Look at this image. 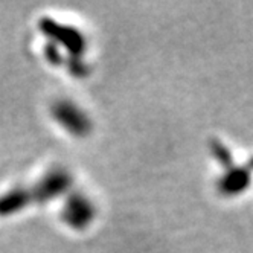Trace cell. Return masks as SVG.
<instances>
[{
	"mask_svg": "<svg viewBox=\"0 0 253 253\" xmlns=\"http://www.w3.org/2000/svg\"><path fill=\"white\" fill-rule=\"evenodd\" d=\"M249 180L250 175L247 169H232L220 180V189L227 195L237 194L247 188Z\"/></svg>",
	"mask_w": 253,
	"mask_h": 253,
	"instance_id": "obj_1",
	"label": "cell"
}]
</instances>
